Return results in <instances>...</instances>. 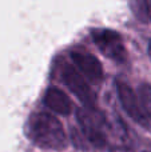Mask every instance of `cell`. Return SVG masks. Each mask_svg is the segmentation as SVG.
<instances>
[{"label": "cell", "instance_id": "obj_1", "mask_svg": "<svg viewBox=\"0 0 151 152\" xmlns=\"http://www.w3.org/2000/svg\"><path fill=\"white\" fill-rule=\"evenodd\" d=\"M27 135L36 147L43 150L62 151L67 147L64 127L56 116L48 112H35L29 116Z\"/></svg>", "mask_w": 151, "mask_h": 152}, {"label": "cell", "instance_id": "obj_2", "mask_svg": "<svg viewBox=\"0 0 151 152\" xmlns=\"http://www.w3.org/2000/svg\"><path fill=\"white\" fill-rule=\"evenodd\" d=\"M91 39L98 50L110 60L119 64H125L127 61L128 53L119 32L111 28H92Z\"/></svg>", "mask_w": 151, "mask_h": 152}, {"label": "cell", "instance_id": "obj_3", "mask_svg": "<svg viewBox=\"0 0 151 152\" xmlns=\"http://www.w3.org/2000/svg\"><path fill=\"white\" fill-rule=\"evenodd\" d=\"M78 123L83 136L90 144L96 148H104L107 145V135L103 127L106 126L104 118L96 108H79L76 112Z\"/></svg>", "mask_w": 151, "mask_h": 152}, {"label": "cell", "instance_id": "obj_4", "mask_svg": "<svg viewBox=\"0 0 151 152\" xmlns=\"http://www.w3.org/2000/svg\"><path fill=\"white\" fill-rule=\"evenodd\" d=\"M60 76L66 87L82 102V104L87 108H96V95L87 83V79L84 77L78 68L63 64L60 67Z\"/></svg>", "mask_w": 151, "mask_h": 152}, {"label": "cell", "instance_id": "obj_5", "mask_svg": "<svg viewBox=\"0 0 151 152\" xmlns=\"http://www.w3.org/2000/svg\"><path fill=\"white\" fill-rule=\"evenodd\" d=\"M115 86H117V94L119 103L122 105V108L125 110V112L127 113V116L131 120L135 121L136 124L144 127V128H149L151 126V121L147 118L143 107H142L138 94L126 81L120 80V79L115 80Z\"/></svg>", "mask_w": 151, "mask_h": 152}, {"label": "cell", "instance_id": "obj_6", "mask_svg": "<svg viewBox=\"0 0 151 152\" xmlns=\"http://www.w3.org/2000/svg\"><path fill=\"white\" fill-rule=\"evenodd\" d=\"M70 56H71L78 71L84 76L90 83L98 84L103 80L104 72H103L102 63L92 53L87 52V51H83V50H74V51H71Z\"/></svg>", "mask_w": 151, "mask_h": 152}, {"label": "cell", "instance_id": "obj_7", "mask_svg": "<svg viewBox=\"0 0 151 152\" xmlns=\"http://www.w3.org/2000/svg\"><path fill=\"white\" fill-rule=\"evenodd\" d=\"M43 102L48 110L62 116H68L72 111V103L70 97L58 87H48L44 92Z\"/></svg>", "mask_w": 151, "mask_h": 152}, {"label": "cell", "instance_id": "obj_8", "mask_svg": "<svg viewBox=\"0 0 151 152\" xmlns=\"http://www.w3.org/2000/svg\"><path fill=\"white\" fill-rule=\"evenodd\" d=\"M133 10L138 19L151 21V0H133Z\"/></svg>", "mask_w": 151, "mask_h": 152}, {"label": "cell", "instance_id": "obj_9", "mask_svg": "<svg viewBox=\"0 0 151 152\" xmlns=\"http://www.w3.org/2000/svg\"><path fill=\"white\" fill-rule=\"evenodd\" d=\"M138 96H139V99H141L142 107H143L147 118H149L151 121V84L142 83L138 88Z\"/></svg>", "mask_w": 151, "mask_h": 152}, {"label": "cell", "instance_id": "obj_10", "mask_svg": "<svg viewBox=\"0 0 151 152\" xmlns=\"http://www.w3.org/2000/svg\"><path fill=\"white\" fill-rule=\"evenodd\" d=\"M149 53H150V59H151V42H150V44H149Z\"/></svg>", "mask_w": 151, "mask_h": 152}]
</instances>
